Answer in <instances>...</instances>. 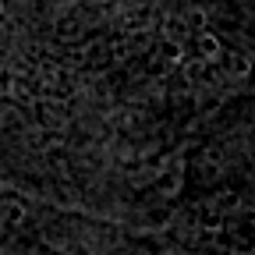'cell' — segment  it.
Here are the masks:
<instances>
[{
    "instance_id": "obj_1",
    "label": "cell",
    "mask_w": 255,
    "mask_h": 255,
    "mask_svg": "<svg viewBox=\"0 0 255 255\" xmlns=\"http://www.w3.org/2000/svg\"><path fill=\"white\" fill-rule=\"evenodd\" d=\"M202 50H206V57H216V53H220V43H216L213 36H202Z\"/></svg>"
},
{
    "instance_id": "obj_2",
    "label": "cell",
    "mask_w": 255,
    "mask_h": 255,
    "mask_svg": "<svg viewBox=\"0 0 255 255\" xmlns=\"http://www.w3.org/2000/svg\"><path fill=\"white\" fill-rule=\"evenodd\" d=\"M231 64H234V71H248V60H245V57H234Z\"/></svg>"
}]
</instances>
